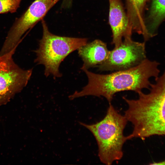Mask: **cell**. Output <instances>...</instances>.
Wrapping results in <instances>:
<instances>
[{
	"label": "cell",
	"instance_id": "6da1fadb",
	"mask_svg": "<svg viewBox=\"0 0 165 165\" xmlns=\"http://www.w3.org/2000/svg\"><path fill=\"white\" fill-rule=\"evenodd\" d=\"M159 64L146 58L137 66L130 69L115 71L108 74H99L82 70L88 79L87 84L80 91H75L68 97L71 100L86 96L105 97L109 103L115 94L131 90L136 93L149 89L151 77L159 76Z\"/></svg>",
	"mask_w": 165,
	"mask_h": 165
},
{
	"label": "cell",
	"instance_id": "7a4b0ae2",
	"mask_svg": "<svg viewBox=\"0 0 165 165\" xmlns=\"http://www.w3.org/2000/svg\"><path fill=\"white\" fill-rule=\"evenodd\" d=\"M155 80L150 84L148 93H138V99L123 97L128 106L124 116L134 126L132 133L128 136L129 139L165 136V70Z\"/></svg>",
	"mask_w": 165,
	"mask_h": 165
},
{
	"label": "cell",
	"instance_id": "3957f363",
	"mask_svg": "<svg viewBox=\"0 0 165 165\" xmlns=\"http://www.w3.org/2000/svg\"><path fill=\"white\" fill-rule=\"evenodd\" d=\"M128 120L109 103L104 118L95 123L89 124L79 122L93 134L97 143L98 156L103 163L111 165L123 156V147L127 137L123 131Z\"/></svg>",
	"mask_w": 165,
	"mask_h": 165
},
{
	"label": "cell",
	"instance_id": "277c9868",
	"mask_svg": "<svg viewBox=\"0 0 165 165\" xmlns=\"http://www.w3.org/2000/svg\"><path fill=\"white\" fill-rule=\"evenodd\" d=\"M42 38L39 41V47L34 51L36 57L35 62L45 67L44 74L54 77L62 76L59 71L61 62L70 53L87 43V39L61 36L52 33L45 22L42 20Z\"/></svg>",
	"mask_w": 165,
	"mask_h": 165
},
{
	"label": "cell",
	"instance_id": "5b68a950",
	"mask_svg": "<svg viewBox=\"0 0 165 165\" xmlns=\"http://www.w3.org/2000/svg\"><path fill=\"white\" fill-rule=\"evenodd\" d=\"M16 48L0 56V106L5 104L27 85L32 69L24 70L14 61Z\"/></svg>",
	"mask_w": 165,
	"mask_h": 165
},
{
	"label": "cell",
	"instance_id": "8992f818",
	"mask_svg": "<svg viewBox=\"0 0 165 165\" xmlns=\"http://www.w3.org/2000/svg\"><path fill=\"white\" fill-rule=\"evenodd\" d=\"M146 58L145 42L133 41L131 36L124 40L110 53L107 59L97 67L99 71H117L135 67Z\"/></svg>",
	"mask_w": 165,
	"mask_h": 165
},
{
	"label": "cell",
	"instance_id": "52a82bcc",
	"mask_svg": "<svg viewBox=\"0 0 165 165\" xmlns=\"http://www.w3.org/2000/svg\"><path fill=\"white\" fill-rule=\"evenodd\" d=\"M53 2V0H35L10 28L0 50L1 53H6L17 48L24 35L45 16Z\"/></svg>",
	"mask_w": 165,
	"mask_h": 165
},
{
	"label": "cell",
	"instance_id": "ba28073f",
	"mask_svg": "<svg viewBox=\"0 0 165 165\" xmlns=\"http://www.w3.org/2000/svg\"><path fill=\"white\" fill-rule=\"evenodd\" d=\"M109 21L112 32V44L118 47L123 38L131 36L128 17L120 0H109Z\"/></svg>",
	"mask_w": 165,
	"mask_h": 165
},
{
	"label": "cell",
	"instance_id": "9c48e42d",
	"mask_svg": "<svg viewBox=\"0 0 165 165\" xmlns=\"http://www.w3.org/2000/svg\"><path fill=\"white\" fill-rule=\"evenodd\" d=\"M78 50L83 62L81 68L82 70L101 64L107 59L110 53L106 44L99 39L87 43Z\"/></svg>",
	"mask_w": 165,
	"mask_h": 165
},
{
	"label": "cell",
	"instance_id": "30bf717a",
	"mask_svg": "<svg viewBox=\"0 0 165 165\" xmlns=\"http://www.w3.org/2000/svg\"><path fill=\"white\" fill-rule=\"evenodd\" d=\"M147 0H126L127 14L130 31L146 36L144 13Z\"/></svg>",
	"mask_w": 165,
	"mask_h": 165
},
{
	"label": "cell",
	"instance_id": "8fae6325",
	"mask_svg": "<svg viewBox=\"0 0 165 165\" xmlns=\"http://www.w3.org/2000/svg\"><path fill=\"white\" fill-rule=\"evenodd\" d=\"M165 18V0H152L148 15L145 20L148 39L156 35L160 24Z\"/></svg>",
	"mask_w": 165,
	"mask_h": 165
},
{
	"label": "cell",
	"instance_id": "7c38bea8",
	"mask_svg": "<svg viewBox=\"0 0 165 165\" xmlns=\"http://www.w3.org/2000/svg\"><path fill=\"white\" fill-rule=\"evenodd\" d=\"M22 0H0V14L16 12Z\"/></svg>",
	"mask_w": 165,
	"mask_h": 165
},
{
	"label": "cell",
	"instance_id": "4fadbf2b",
	"mask_svg": "<svg viewBox=\"0 0 165 165\" xmlns=\"http://www.w3.org/2000/svg\"><path fill=\"white\" fill-rule=\"evenodd\" d=\"M151 165H165V160L158 162H154Z\"/></svg>",
	"mask_w": 165,
	"mask_h": 165
}]
</instances>
